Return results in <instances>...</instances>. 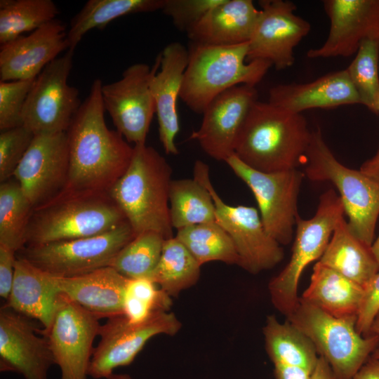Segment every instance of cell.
Returning <instances> with one entry per match:
<instances>
[{"instance_id":"9a60e30c","label":"cell","mask_w":379,"mask_h":379,"mask_svg":"<svg viewBox=\"0 0 379 379\" xmlns=\"http://www.w3.org/2000/svg\"><path fill=\"white\" fill-rule=\"evenodd\" d=\"M153 72L147 64L135 63L124 70L120 79L101 86L105 110L117 131L134 145L145 144L156 113L150 86Z\"/></svg>"},{"instance_id":"4dcf8cb0","label":"cell","mask_w":379,"mask_h":379,"mask_svg":"<svg viewBox=\"0 0 379 379\" xmlns=\"http://www.w3.org/2000/svg\"><path fill=\"white\" fill-rule=\"evenodd\" d=\"M169 212L173 228L214 222L215 207L208 190L194 179L172 180Z\"/></svg>"},{"instance_id":"d6a6232c","label":"cell","mask_w":379,"mask_h":379,"mask_svg":"<svg viewBox=\"0 0 379 379\" xmlns=\"http://www.w3.org/2000/svg\"><path fill=\"white\" fill-rule=\"evenodd\" d=\"M175 237L201 266L212 261L239 264V256L233 241L216 221L180 229Z\"/></svg>"},{"instance_id":"f35d334b","label":"cell","mask_w":379,"mask_h":379,"mask_svg":"<svg viewBox=\"0 0 379 379\" xmlns=\"http://www.w3.org/2000/svg\"><path fill=\"white\" fill-rule=\"evenodd\" d=\"M35 134L25 126L1 131L0 182L13 177L15 171L28 150Z\"/></svg>"},{"instance_id":"3957f363","label":"cell","mask_w":379,"mask_h":379,"mask_svg":"<svg viewBox=\"0 0 379 379\" xmlns=\"http://www.w3.org/2000/svg\"><path fill=\"white\" fill-rule=\"evenodd\" d=\"M172 168L152 147L133 146L126 172L108 194L119 206L135 236L156 232L165 239L173 237L169 212Z\"/></svg>"},{"instance_id":"603a6c76","label":"cell","mask_w":379,"mask_h":379,"mask_svg":"<svg viewBox=\"0 0 379 379\" xmlns=\"http://www.w3.org/2000/svg\"><path fill=\"white\" fill-rule=\"evenodd\" d=\"M268 102L300 114L313 108L361 104L346 69L330 72L307 83L274 86L269 91Z\"/></svg>"},{"instance_id":"277c9868","label":"cell","mask_w":379,"mask_h":379,"mask_svg":"<svg viewBox=\"0 0 379 379\" xmlns=\"http://www.w3.org/2000/svg\"><path fill=\"white\" fill-rule=\"evenodd\" d=\"M126 221L108 193L61 192L33 209L25 246L100 234Z\"/></svg>"},{"instance_id":"484cf974","label":"cell","mask_w":379,"mask_h":379,"mask_svg":"<svg viewBox=\"0 0 379 379\" xmlns=\"http://www.w3.org/2000/svg\"><path fill=\"white\" fill-rule=\"evenodd\" d=\"M60 293L53 276L17 255L11 291L5 307L50 327Z\"/></svg>"},{"instance_id":"e575fe53","label":"cell","mask_w":379,"mask_h":379,"mask_svg":"<svg viewBox=\"0 0 379 379\" xmlns=\"http://www.w3.org/2000/svg\"><path fill=\"white\" fill-rule=\"evenodd\" d=\"M59 11L51 0H1L0 43L13 41L55 19Z\"/></svg>"},{"instance_id":"ee69618b","label":"cell","mask_w":379,"mask_h":379,"mask_svg":"<svg viewBox=\"0 0 379 379\" xmlns=\"http://www.w3.org/2000/svg\"><path fill=\"white\" fill-rule=\"evenodd\" d=\"M275 379H311L310 371L295 366H274Z\"/></svg>"},{"instance_id":"8992f818","label":"cell","mask_w":379,"mask_h":379,"mask_svg":"<svg viewBox=\"0 0 379 379\" xmlns=\"http://www.w3.org/2000/svg\"><path fill=\"white\" fill-rule=\"evenodd\" d=\"M304 174L312 181L331 182L338 190L350 232L371 246L379 216V180L346 167L335 157L321 129L312 131Z\"/></svg>"},{"instance_id":"7a4b0ae2","label":"cell","mask_w":379,"mask_h":379,"mask_svg":"<svg viewBox=\"0 0 379 379\" xmlns=\"http://www.w3.org/2000/svg\"><path fill=\"white\" fill-rule=\"evenodd\" d=\"M311 136L302 114L256 100L241 129L234 154L262 172L295 169L304 164Z\"/></svg>"},{"instance_id":"d590c367","label":"cell","mask_w":379,"mask_h":379,"mask_svg":"<svg viewBox=\"0 0 379 379\" xmlns=\"http://www.w3.org/2000/svg\"><path fill=\"white\" fill-rule=\"evenodd\" d=\"M166 239L156 232L139 234L119 251L109 267L128 279L149 278L159 261Z\"/></svg>"},{"instance_id":"681fc988","label":"cell","mask_w":379,"mask_h":379,"mask_svg":"<svg viewBox=\"0 0 379 379\" xmlns=\"http://www.w3.org/2000/svg\"><path fill=\"white\" fill-rule=\"evenodd\" d=\"M371 248L372 253L379 266V235L377 237V239L375 241H373Z\"/></svg>"},{"instance_id":"52a82bcc","label":"cell","mask_w":379,"mask_h":379,"mask_svg":"<svg viewBox=\"0 0 379 379\" xmlns=\"http://www.w3.org/2000/svg\"><path fill=\"white\" fill-rule=\"evenodd\" d=\"M287 320L312 341L338 379H352L378 349V335L357 331V317H333L300 298Z\"/></svg>"},{"instance_id":"9c48e42d","label":"cell","mask_w":379,"mask_h":379,"mask_svg":"<svg viewBox=\"0 0 379 379\" xmlns=\"http://www.w3.org/2000/svg\"><path fill=\"white\" fill-rule=\"evenodd\" d=\"M128 221L107 232L75 239L26 246L17 253L55 277H73L109 267L119 251L135 237Z\"/></svg>"},{"instance_id":"e0dca14e","label":"cell","mask_w":379,"mask_h":379,"mask_svg":"<svg viewBox=\"0 0 379 379\" xmlns=\"http://www.w3.org/2000/svg\"><path fill=\"white\" fill-rule=\"evenodd\" d=\"M260 15L250 41L247 60L270 62L277 70L291 67L294 48L310 32L308 21L295 15V5L285 0L259 1Z\"/></svg>"},{"instance_id":"7dc6e473","label":"cell","mask_w":379,"mask_h":379,"mask_svg":"<svg viewBox=\"0 0 379 379\" xmlns=\"http://www.w3.org/2000/svg\"><path fill=\"white\" fill-rule=\"evenodd\" d=\"M360 170L369 176L379 180V147L376 153L362 164Z\"/></svg>"},{"instance_id":"836d02e7","label":"cell","mask_w":379,"mask_h":379,"mask_svg":"<svg viewBox=\"0 0 379 379\" xmlns=\"http://www.w3.org/2000/svg\"><path fill=\"white\" fill-rule=\"evenodd\" d=\"M33 209V206L13 177L1 183L0 246L15 253L25 247Z\"/></svg>"},{"instance_id":"4316f807","label":"cell","mask_w":379,"mask_h":379,"mask_svg":"<svg viewBox=\"0 0 379 379\" xmlns=\"http://www.w3.org/2000/svg\"><path fill=\"white\" fill-rule=\"evenodd\" d=\"M364 288L317 262L300 298L338 318L357 317Z\"/></svg>"},{"instance_id":"74e56055","label":"cell","mask_w":379,"mask_h":379,"mask_svg":"<svg viewBox=\"0 0 379 379\" xmlns=\"http://www.w3.org/2000/svg\"><path fill=\"white\" fill-rule=\"evenodd\" d=\"M171 297L149 278L128 279L123 315L131 324L144 322L159 312H168Z\"/></svg>"},{"instance_id":"f907efd6","label":"cell","mask_w":379,"mask_h":379,"mask_svg":"<svg viewBox=\"0 0 379 379\" xmlns=\"http://www.w3.org/2000/svg\"><path fill=\"white\" fill-rule=\"evenodd\" d=\"M107 379H133V378L128 374H126V373H113Z\"/></svg>"},{"instance_id":"f546056e","label":"cell","mask_w":379,"mask_h":379,"mask_svg":"<svg viewBox=\"0 0 379 379\" xmlns=\"http://www.w3.org/2000/svg\"><path fill=\"white\" fill-rule=\"evenodd\" d=\"M164 0H89L74 15L67 31L69 49L74 51L88 31L104 29L112 20L130 14L161 10Z\"/></svg>"},{"instance_id":"ab89813d","label":"cell","mask_w":379,"mask_h":379,"mask_svg":"<svg viewBox=\"0 0 379 379\" xmlns=\"http://www.w3.org/2000/svg\"><path fill=\"white\" fill-rule=\"evenodd\" d=\"M35 79L0 81L1 131L23 125L24 107Z\"/></svg>"},{"instance_id":"816d5d0a","label":"cell","mask_w":379,"mask_h":379,"mask_svg":"<svg viewBox=\"0 0 379 379\" xmlns=\"http://www.w3.org/2000/svg\"><path fill=\"white\" fill-rule=\"evenodd\" d=\"M375 113L377 114H379V100H378V102L377 103V106H376V112Z\"/></svg>"},{"instance_id":"ba28073f","label":"cell","mask_w":379,"mask_h":379,"mask_svg":"<svg viewBox=\"0 0 379 379\" xmlns=\"http://www.w3.org/2000/svg\"><path fill=\"white\" fill-rule=\"evenodd\" d=\"M344 214L339 195L330 189L320 196L316 213L311 218L298 216L291 258L268 284L272 304L286 317L298 304V287L302 273L309 264L321 258Z\"/></svg>"},{"instance_id":"ffe728a7","label":"cell","mask_w":379,"mask_h":379,"mask_svg":"<svg viewBox=\"0 0 379 379\" xmlns=\"http://www.w3.org/2000/svg\"><path fill=\"white\" fill-rule=\"evenodd\" d=\"M330 27L324 43L307 51L310 58L349 57L362 41L379 35V0H325Z\"/></svg>"},{"instance_id":"30bf717a","label":"cell","mask_w":379,"mask_h":379,"mask_svg":"<svg viewBox=\"0 0 379 379\" xmlns=\"http://www.w3.org/2000/svg\"><path fill=\"white\" fill-rule=\"evenodd\" d=\"M194 178L210 192L215 207L216 222L233 241L239 266L255 274L272 269L283 260L281 245L267 233L255 208L226 204L211 183L208 166L200 160L194 164Z\"/></svg>"},{"instance_id":"8d00e7d4","label":"cell","mask_w":379,"mask_h":379,"mask_svg":"<svg viewBox=\"0 0 379 379\" xmlns=\"http://www.w3.org/2000/svg\"><path fill=\"white\" fill-rule=\"evenodd\" d=\"M345 69L361 104L375 113L379 100V35L362 41Z\"/></svg>"},{"instance_id":"bcb514c9","label":"cell","mask_w":379,"mask_h":379,"mask_svg":"<svg viewBox=\"0 0 379 379\" xmlns=\"http://www.w3.org/2000/svg\"><path fill=\"white\" fill-rule=\"evenodd\" d=\"M311 379H338L326 359L319 357L312 374Z\"/></svg>"},{"instance_id":"2e32d148","label":"cell","mask_w":379,"mask_h":379,"mask_svg":"<svg viewBox=\"0 0 379 379\" xmlns=\"http://www.w3.org/2000/svg\"><path fill=\"white\" fill-rule=\"evenodd\" d=\"M67 132L35 135L13 178L34 208L58 196L69 175Z\"/></svg>"},{"instance_id":"cb8c5ba5","label":"cell","mask_w":379,"mask_h":379,"mask_svg":"<svg viewBox=\"0 0 379 379\" xmlns=\"http://www.w3.org/2000/svg\"><path fill=\"white\" fill-rule=\"evenodd\" d=\"M60 294L67 297L98 318L123 314L128 279L111 267L73 277H53Z\"/></svg>"},{"instance_id":"4fadbf2b","label":"cell","mask_w":379,"mask_h":379,"mask_svg":"<svg viewBox=\"0 0 379 379\" xmlns=\"http://www.w3.org/2000/svg\"><path fill=\"white\" fill-rule=\"evenodd\" d=\"M99 318L60 294L52 323L42 331L61 372V379H86L99 335Z\"/></svg>"},{"instance_id":"60d3db41","label":"cell","mask_w":379,"mask_h":379,"mask_svg":"<svg viewBox=\"0 0 379 379\" xmlns=\"http://www.w3.org/2000/svg\"><path fill=\"white\" fill-rule=\"evenodd\" d=\"M222 0H164L162 12L170 17L175 27L187 32L212 8Z\"/></svg>"},{"instance_id":"44dd1931","label":"cell","mask_w":379,"mask_h":379,"mask_svg":"<svg viewBox=\"0 0 379 379\" xmlns=\"http://www.w3.org/2000/svg\"><path fill=\"white\" fill-rule=\"evenodd\" d=\"M66 26L54 19L28 36L2 44L0 48V81L36 79L58 55L69 49Z\"/></svg>"},{"instance_id":"ac0fdd59","label":"cell","mask_w":379,"mask_h":379,"mask_svg":"<svg viewBox=\"0 0 379 379\" xmlns=\"http://www.w3.org/2000/svg\"><path fill=\"white\" fill-rule=\"evenodd\" d=\"M256 100L255 86L238 85L225 91L208 104L190 139L197 140L209 157L225 162L234 154L241 129Z\"/></svg>"},{"instance_id":"f1b7e54d","label":"cell","mask_w":379,"mask_h":379,"mask_svg":"<svg viewBox=\"0 0 379 379\" xmlns=\"http://www.w3.org/2000/svg\"><path fill=\"white\" fill-rule=\"evenodd\" d=\"M267 353L274 366L299 367L312 373L319 356L312 341L288 320L267 317L263 327Z\"/></svg>"},{"instance_id":"8fae6325","label":"cell","mask_w":379,"mask_h":379,"mask_svg":"<svg viewBox=\"0 0 379 379\" xmlns=\"http://www.w3.org/2000/svg\"><path fill=\"white\" fill-rule=\"evenodd\" d=\"M225 162L253 192L267 233L281 245L290 244L299 215L298 199L304 173L297 168L262 172L249 167L234 154Z\"/></svg>"},{"instance_id":"d6986e66","label":"cell","mask_w":379,"mask_h":379,"mask_svg":"<svg viewBox=\"0 0 379 379\" xmlns=\"http://www.w3.org/2000/svg\"><path fill=\"white\" fill-rule=\"evenodd\" d=\"M29 318L4 306L0 310V371L25 379H48L54 359L47 338Z\"/></svg>"},{"instance_id":"1f68e13d","label":"cell","mask_w":379,"mask_h":379,"mask_svg":"<svg viewBox=\"0 0 379 379\" xmlns=\"http://www.w3.org/2000/svg\"><path fill=\"white\" fill-rule=\"evenodd\" d=\"M201 265L175 237L164 241L161 258L149 276L171 297L194 286L199 280Z\"/></svg>"},{"instance_id":"6da1fadb","label":"cell","mask_w":379,"mask_h":379,"mask_svg":"<svg viewBox=\"0 0 379 379\" xmlns=\"http://www.w3.org/2000/svg\"><path fill=\"white\" fill-rule=\"evenodd\" d=\"M102 85L93 81L67 131L69 167L62 192L108 193L131 163L133 147L106 125Z\"/></svg>"},{"instance_id":"7c38bea8","label":"cell","mask_w":379,"mask_h":379,"mask_svg":"<svg viewBox=\"0 0 379 379\" xmlns=\"http://www.w3.org/2000/svg\"><path fill=\"white\" fill-rule=\"evenodd\" d=\"M74 52L50 62L37 76L22 113L23 126L35 135L67 132L81 103L79 91L68 84Z\"/></svg>"},{"instance_id":"5b68a950","label":"cell","mask_w":379,"mask_h":379,"mask_svg":"<svg viewBox=\"0 0 379 379\" xmlns=\"http://www.w3.org/2000/svg\"><path fill=\"white\" fill-rule=\"evenodd\" d=\"M248 43L209 46L192 43L180 98L192 111L203 114L218 95L238 85L255 86L272 64L246 62Z\"/></svg>"},{"instance_id":"5bb4252c","label":"cell","mask_w":379,"mask_h":379,"mask_svg":"<svg viewBox=\"0 0 379 379\" xmlns=\"http://www.w3.org/2000/svg\"><path fill=\"white\" fill-rule=\"evenodd\" d=\"M181 326L176 316L168 311L139 324L129 323L123 314L108 319L100 325V340L93 350L88 375L107 379L115 368L131 364L149 339L159 334L174 335Z\"/></svg>"},{"instance_id":"f6af8a7d","label":"cell","mask_w":379,"mask_h":379,"mask_svg":"<svg viewBox=\"0 0 379 379\" xmlns=\"http://www.w3.org/2000/svg\"><path fill=\"white\" fill-rule=\"evenodd\" d=\"M352 379H379V358L369 357Z\"/></svg>"},{"instance_id":"b9f144b4","label":"cell","mask_w":379,"mask_h":379,"mask_svg":"<svg viewBox=\"0 0 379 379\" xmlns=\"http://www.w3.org/2000/svg\"><path fill=\"white\" fill-rule=\"evenodd\" d=\"M379 312V272L364 287L357 315L356 328L364 335H370L372 323Z\"/></svg>"},{"instance_id":"83f0119b","label":"cell","mask_w":379,"mask_h":379,"mask_svg":"<svg viewBox=\"0 0 379 379\" xmlns=\"http://www.w3.org/2000/svg\"><path fill=\"white\" fill-rule=\"evenodd\" d=\"M319 262L363 288L379 272L371 246L353 235L345 218L338 223Z\"/></svg>"},{"instance_id":"c3c4849f","label":"cell","mask_w":379,"mask_h":379,"mask_svg":"<svg viewBox=\"0 0 379 379\" xmlns=\"http://www.w3.org/2000/svg\"><path fill=\"white\" fill-rule=\"evenodd\" d=\"M370 335H377L379 336V312L372 323ZM373 357L379 358V348L374 352Z\"/></svg>"},{"instance_id":"d4e9b609","label":"cell","mask_w":379,"mask_h":379,"mask_svg":"<svg viewBox=\"0 0 379 379\" xmlns=\"http://www.w3.org/2000/svg\"><path fill=\"white\" fill-rule=\"evenodd\" d=\"M260 15L251 0H222L187 32L193 44L232 46L248 43Z\"/></svg>"},{"instance_id":"7402d4cb","label":"cell","mask_w":379,"mask_h":379,"mask_svg":"<svg viewBox=\"0 0 379 379\" xmlns=\"http://www.w3.org/2000/svg\"><path fill=\"white\" fill-rule=\"evenodd\" d=\"M188 59V49L174 41L163 49L153 66L150 86L155 102L159 140L168 154L179 153L175 142L180 131L177 103Z\"/></svg>"},{"instance_id":"7bdbcfd3","label":"cell","mask_w":379,"mask_h":379,"mask_svg":"<svg viewBox=\"0 0 379 379\" xmlns=\"http://www.w3.org/2000/svg\"><path fill=\"white\" fill-rule=\"evenodd\" d=\"M17 253L0 246V296L8 298L14 278Z\"/></svg>"}]
</instances>
